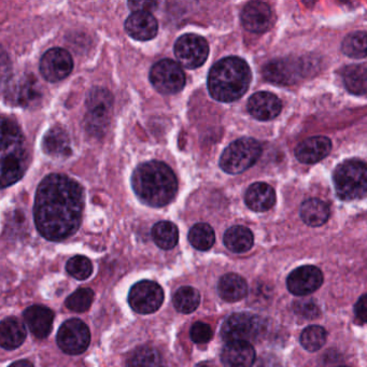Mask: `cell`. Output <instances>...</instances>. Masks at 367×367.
<instances>
[{"label":"cell","mask_w":367,"mask_h":367,"mask_svg":"<svg viewBox=\"0 0 367 367\" xmlns=\"http://www.w3.org/2000/svg\"><path fill=\"white\" fill-rule=\"evenodd\" d=\"M84 190L66 175L46 176L38 186L34 203V220L41 236L61 241L76 234L81 226Z\"/></svg>","instance_id":"obj_1"},{"label":"cell","mask_w":367,"mask_h":367,"mask_svg":"<svg viewBox=\"0 0 367 367\" xmlns=\"http://www.w3.org/2000/svg\"><path fill=\"white\" fill-rule=\"evenodd\" d=\"M131 181L136 196L150 207H164L177 195L175 173L169 165L159 161L140 164L134 171Z\"/></svg>","instance_id":"obj_2"},{"label":"cell","mask_w":367,"mask_h":367,"mask_svg":"<svg viewBox=\"0 0 367 367\" xmlns=\"http://www.w3.org/2000/svg\"><path fill=\"white\" fill-rule=\"evenodd\" d=\"M251 78V69L245 59L237 56L226 57L210 69L208 90L216 101L232 103L246 94Z\"/></svg>","instance_id":"obj_3"},{"label":"cell","mask_w":367,"mask_h":367,"mask_svg":"<svg viewBox=\"0 0 367 367\" xmlns=\"http://www.w3.org/2000/svg\"><path fill=\"white\" fill-rule=\"evenodd\" d=\"M29 163L24 135L10 119L1 121V188L20 181Z\"/></svg>","instance_id":"obj_4"},{"label":"cell","mask_w":367,"mask_h":367,"mask_svg":"<svg viewBox=\"0 0 367 367\" xmlns=\"http://www.w3.org/2000/svg\"><path fill=\"white\" fill-rule=\"evenodd\" d=\"M337 196L349 201L367 195V164L360 160H348L335 169L333 175Z\"/></svg>","instance_id":"obj_5"},{"label":"cell","mask_w":367,"mask_h":367,"mask_svg":"<svg viewBox=\"0 0 367 367\" xmlns=\"http://www.w3.org/2000/svg\"><path fill=\"white\" fill-rule=\"evenodd\" d=\"M262 154L260 142L253 138H241L224 150L220 167L231 175L243 173L253 166Z\"/></svg>","instance_id":"obj_6"},{"label":"cell","mask_w":367,"mask_h":367,"mask_svg":"<svg viewBox=\"0 0 367 367\" xmlns=\"http://www.w3.org/2000/svg\"><path fill=\"white\" fill-rule=\"evenodd\" d=\"M266 332L264 319L251 313H234L224 322L221 336L228 341H258Z\"/></svg>","instance_id":"obj_7"},{"label":"cell","mask_w":367,"mask_h":367,"mask_svg":"<svg viewBox=\"0 0 367 367\" xmlns=\"http://www.w3.org/2000/svg\"><path fill=\"white\" fill-rule=\"evenodd\" d=\"M150 81L161 94L174 95L184 90L186 75L179 63L173 59H162L152 67Z\"/></svg>","instance_id":"obj_8"},{"label":"cell","mask_w":367,"mask_h":367,"mask_svg":"<svg viewBox=\"0 0 367 367\" xmlns=\"http://www.w3.org/2000/svg\"><path fill=\"white\" fill-rule=\"evenodd\" d=\"M164 302L162 286L151 280L137 282L129 291V303L136 313L150 315L160 309Z\"/></svg>","instance_id":"obj_9"},{"label":"cell","mask_w":367,"mask_h":367,"mask_svg":"<svg viewBox=\"0 0 367 367\" xmlns=\"http://www.w3.org/2000/svg\"><path fill=\"white\" fill-rule=\"evenodd\" d=\"M175 55L179 64L188 69H196L207 61L209 44L196 34H186L175 44Z\"/></svg>","instance_id":"obj_10"},{"label":"cell","mask_w":367,"mask_h":367,"mask_svg":"<svg viewBox=\"0 0 367 367\" xmlns=\"http://www.w3.org/2000/svg\"><path fill=\"white\" fill-rule=\"evenodd\" d=\"M56 339L57 345L65 353L81 354L90 345V330L81 320L70 319L61 324Z\"/></svg>","instance_id":"obj_11"},{"label":"cell","mask_w":367,"mask_h":367,"mask_svg":"<svg viewBox=\"0 0 367 367\" xmlns=\"http://www.w3.org/2000/svg\"><path fill=\"white\" fill-rule=\"evenodd\" d=\"M74 61L65 49L53 48L44 53L40 61V72L49 82H59L71 74Z\"/></svg>","instance_id":"obj_12"},{"label":"cell","mask_w":367,"mask_h":367,"mask_svg":"<svg viewBox=\"0 0 367 367\" xmlns=\"http://www.w3.org/2000/svg\"><path fill=\"white\" fill-rule=\"evenodd\" d=\"M323 283V273L318 267L306 265L294 269L286 280L288 290L296 296H306Z\"/></svg>","instance_id":"obj_13"},{"label":"cell","mask_w":367,"mask_h":367,"mask_svg":"<svg viewBox=\"0 0 367 367\" xmlns=\"http://www.w3.org/2000/svg\"><path fill=\"white\" fill-rule=\"evenodd\" d=\"M273 22V14L267 4L251 1L247 4L241 12V23L251 33H265L271 29Z\"/></svg>","instance_id":"obj_14"},{"label":"cell","mask_w":367,"mask_h":367,"mask_svg":"<svg viewBox=\"0 0 367 367\" xmlns=\"http://www.w3.org/2000/svg\"><path fill=\"white\" fill-rule=\"evenodd\" d=\"M256 350L248 341L226 343L221 352L224 367H252L256 362Z\"/></svg>","instance_id":"obj_15"},{"label":"cell","mask_w":367,"mask_h":367,"mask_svg":"<svg viewBox=\"0 0 367 367\" xmlns=\"http://www.w3.org/2000/svg\"><path fill=\"white\" fill-rule=\"evenodd\" d=\"M158 29V21L150 12H133L125 22L126 33L139 41L154 39Z\"/></svg>","instance_id":"obj_16"},{"label":"cell","mask_w":367,"mask_h":367,"mask_svg":"<svg viewBox=\"0 0 367 367\" xmlns=\"http://www.w3.org/2000/svg\"><path fill=\"white\" fill-rule=\"evenodd\" d=\"M281 109L280 99L269 92L256 93L248 101V111L256 120H273L279 116Z\"/></svg>","instance_id":"obj_17"},{"label":"cell","mask_w":367,"mask_h":367,"mask_svg":"<svg viewBox=\"0 0 367 367\" xmlns=\"http://www.w3.org/2000/svg\"><path fill=\"white\" fill-rule=\"evenodd\" d=\"M332 150V142L328 137L308 138L296 146V156L301 163L315 164L328 156Z\"/></svg>","instance_id":"obj_18"},{"label":"cell","mask_w":367,"mask_h":367,"mask_svg":"<svg viewBox=\"0 0 367 367\" xmlns=\"http://www.w3.org/2000/svg\"><path fill=\"white\" fill-rule=\"evenodd\" d=\"M24 320L37 338H46L52 332L54 313L48 307L34 305L24 311Z\"/></svg>","instance_id":"obj_19"},{"label":"cell","mask_w":367,"mask_h":367,"mask_svg":"<svg viewBox=\"0 0 367 367\" xmlns=\"http://www.w3.org/2000/svg\"><path fill=\"white\" fill-rule=\"evenodd\" d=\"M300 71L298 61L281 59V61H271L265 66L264 77L273 84L288 86L298 81Z\"/></svg>","instance_id":"obj_20"},{"label":"cell","mask_w":367,"mask_h":367,"mask_svg":"<svg viewBox=\"0 0 367 367\" xmlns=\"http://www.w3.org/2000/svg\"><path fill=\"white\" fill-rule=\"evenodd\" d=\"M42 150L46 156L55 159L69 156L71 154V148L67 131L61 126L51 127L44 136Z\"/></svg>","instance_id":"obj_21"},{"label":"cell","mask_w":367,"mask_h":367,"mask_svg":"<svg viewBox=\"0 0 367 367\" xmlns=\"http://www.w3.org/2000/svg\"><path fill=\"white\" fill-rule=\"evenodd\" d=\"M245 201L250 209L264 212L271 209L276 203V193L267 184L256 182L250 186L246 193Z\"/></svg>","instance_id":"obj_22"},{"label":"cell","mask_w":367,"mask_h":367,"mask_svg":"<svg viewBox=\"0 0 367 367\" xmlns=\"http://www.w3.org/2000/svg\"><path fill=\"white\" fill-rule=\"evenodd\" d=\"M218 292L222 300L226 302H238L247 296V281L237 273H226L218 281Z\"/></svg>","instance_id":"obj_23"},{"label":"cell","mask_w":367,"mask_h":367,"mask_svg":"<svg viewBox=\"0 0 367 367\" xmlns=\"http://www.w3.org/2000/svg\"><path fill=\"white\" fill-rule=\"evenodd\" d=\"M26 339V330L16 318H6L0 324V345L4 349L14 350Z\"/></svg>","instance_id":"obj_24"},{"label":"cell","mask_w":367,"mask_h":367,"mask_svg":"<svg viewBox=\"0 0 367 367\" xmlns=\"http://www.w3.org/2000/svg\"><path fill=\"white\" fill-rule=\"evenodd\" d=\"M301 218L307 226L313 228L323 226L330 218V207L320 199H308L301 207Z\"/></svg>","instance_id":"obj_25"},{"label":"cell","mask_w":367,"mask_h":367,"mask_svg":"<svg viewBox=\"0 0 367 367\" xmlns=\"http://www.w3.org/2000/svg\"><path fill=\"white\" fill-rule=\"evenodd\" d=\"M224 245L235 253L249 251L254 243L253 234L246 226H235L226 231L223 237Z\"/></svg>","instance_id":"obj_26"},{"label":"cell","mask_w":367,"mask_h":367,"mask_svg":"<svg viewBox=\"0 0 367 367\" xmlns=\"http://www.w3.org/2000/svg\"><path fill=\"white\" fill-rule=\"evenodd\" d=\"M14 97L19 105L29 107L39 103L42 97L39 82L33 76H26L16 84Z\"/></svg>","instance_id":"obj_27"},{"label":"cell","mask_w":367,"mask_h":367,"mask_svg":"<svg viewBox=\"0 0 367 367\" xmlns=\"http://www.w3.org/2000/svg\"><path fill=\"white\" fill-rule=\"evenodd\" d=\"M152 238L161 249L171 250L177 246L179 231L173 222L161 221L152 228Z\"/></svg>","instance_id":"obj_28"},{"label":"cell","mask_w":367,"mask_h":367,"mask_svg":"<svg viewBox=\"0 0 367 367\" xmlns=\"http://www.w3.org/2000/svg\"><path fill=\"white\" fill-rule=\"evenodd\" d=\"M346 89L354 95L367 94V67L352 65L343 71Z\"/></svg>","instance_id":"obj_29"},{"label":"cell","mask_w":367,"mask_h":367,"mask_svg":"<svg viewBox=\"0 0 367 367\" xmlns=\"http://www.w3.org/2000/svg\"><path fill=\"white\" fill-rule=\"evenodd\" d=\"M201 294L192 286H182L174 296V306L179 313H191L198 308Z\"/></svg>","instance_id":"obj_30"},{"label":"cell","mask_w":367,"mask_h":367,"mask_svg":"<svg viewBox=\"0 0 367 367\" xmlns=\"http://www.w3.org/2000/svg\"><path fill=\"white\" fill-rule=\"evenodd\" d=\"M188 241L195 249L199 251H207L211 249L216 241L213 228L209 224H195L188 232Z\"/></svg>","instance_id":"obj_31"},{"label":"cell","mask_w":367,"mask_h":367,"mask_svg":"<svg viewBox=\"0 0 367 367\" xmlns=\"http://www.w3.org/2000/svg\"><path fill=\"white\" fill-rule=\"evenodd\" d=\"M341 50L352 59H364L367 56V33L358 31L350 34L343 40Z\"/></svg>","instance_id":"obj_32"},{"label":"cell","mask_w":367,"mask_h":367,"mask_svg":"<svg viewBox=\"0 0 367 367\" xmlns=\"http://www.w3.org/2000/svg\"><path fill=\"white\" fill-rule=\"evenodd\" d=\"M129 367H164L158 350L142 347L136 350L129 360Z\"/></svg>","instance_id":"obj_33"},{"label":"cell","mask_w":367,"mask_h":367,"mask_svg":"<svg viewBox=\"0 0 367 367\" xmlns=\"http://www.w3.org/2000/svg\"><path fill=\"white\" fill-rule=\"evenodd\" d=\"M111 112L92 110L86 116V129L89 134L95 137L105 135L110 125Z\"/></svg>","instance_id":"obj_34"},{"label":"cell","mask_w":367,"mask_h":367,"mask_svg":"<svg viewBox=\"0 0 367 367\" xmlns=\"http://www.w3.org/2000/svg\"><path fill=\"white\" fill-rule=\"evenodd\" d=\"M328 333L326 328L319 326H311L303 331L301 335V343L308 351H318L326 343Z\"/></svg>","instance_id":"obj_35"},{"label":"cell","mask_w":367,"mask_h":367,"mask_svg":"<svg viewBox=\"0 0 367 367\" xmlns=\"http://www.w3.org/2000/svg\"><path fill=\"white\" fill-rule=\"evenodd\" d=\"M88 111L91 110H101V111H112L114 99L111 93L103 88H94L89 92L86 101Z\"/></svg>","instance_id":"obj_36"},{"label":"cell","mask_w":367,"mask_h":367,"mask_svg":"<svg viewBox=\"0 0 367 367\" xmlns=\"http://www.w3.org/2000/svg\"><path fill=\"white\" fill-rule=\"evenodd\" d=\"M94 300V292L89 288H78L68 296L65 304L68 309L75 313H84L90 308Z\"/></svg>","instance_id":"obj_37"},{"label":"cell","mask_w":367,"mask_h":367,"mask_svg":"<svg viewBox=\"0 0 367 367\" xmlns=\"http://www.w3.org/2000/svg\"><path fill=\"white\" fill-rule=\"evenodd\" d=\"M68 273L77 280H86L93 273L92 262L86 256H77L70 258L66 265Z\"/></svg>","instance_id":"obj_38"},{"label":"cell","mask_w":367,"mask_h":367,"mask_svg":"<svg viewBox=\"0 0 367 367\" xmlns=\"http://www.w3.org/2000/svg\"><path fill=\"white\" fill-rule=\"evenodd\" d=\"M212 332L209 324L203 323V322H196L193 324L190 331L191 339L196 343H207L211 341Z\"/></svg>","instance_id":"obj_39"},{"label":"cell","mask_w":367,"mask_h":367,"mask_svg":"<svg viewBox=\"0 0 367 367\" xmlns=\"http://www.w3.org/2000/svg\"><path fill=\"white\" fill-rule=\"evenodd\" d=\"M294 311L300 316L306 318V319H315L319 315V309L317 305L311 301L303 300L296 303Z\"/></svg>","instance_id":"obj_40"},{"label":"cell","mask_w":367,"mask_h":367,"mask_svg":"<svg viewBox=\"0 0 367 367\" xmlns=\"http://www.w3.org/2000/svg\"><path fill=\"white\" fill-rule=\"evenodd\" d=\"M159 4L154 1H129V7L134 12H150L156 9Z\"/></svg>","instance_id":"obj_41"},{"label":"cell","mask_w":367,"mask_h":367,"mask_svg":"<svg viewBox=\"0 0 367 367\" xmlns=\"http://www.w3.org/2000/svg\"><path fill=\"white\" fill-rule=\"evenodd\" d=\"M354 313H356V319L367 323V294L363 296L356 302V306H354Z\"/></svg>","instance_id":"obj_42"},{"label":"cell","mask_w":367,"mask_h":367,"mask_svg":"<svg viewBox=\"0 0 367 367\" xmlns=\"http://www.w3.org/2000/svg\"><path fill=\"white\" fill-rule=\"evenodd\" d=\"M9 367H34V365L31 364L29 361L26 360H21L16 361V362L12 363Z\"/></svg>","instance_id":"obj_43"},{"label":"cell","mask_w":367,"mask_h":367,"mask_svg":"<svg viewBox=\"0 0 367 367\" xmlns=\"http://www.w3.org/2000/svg\"><path fill=\"white\" fill-rule=\"evenodd\" d=\"M195 367H216L213 366V365L210 364V363L208 362H201L198 363V364L196 365Z\"/></svg>","instance_id":"obj_44"},{"label":"cell","mask_w":367,"mask_h":367,"mask_svg":"<svg viewBox=\"0 0 367 367\" xmlns=\"http://www.w3.org/2000/svg\"><path fill=\"white\" fill-rule=\"evenodd\" d=\"M343 367H346V366H343Z\"/></svg>","instance_id":"obj_45"}]
</instances>
